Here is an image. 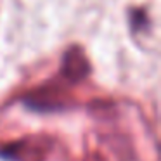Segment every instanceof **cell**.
Instances as JSON below:
<instances>
[{
	"label": "cell",
	"mask_w": 161,
	"mask_h": 161,
	"mask_svg": "<svg viewBox=\"0 0 161 161\" xmlns=\"http://www.w3.org/2000/svg\"><path fill=\"white\" fill-rule=\"evenodd\" d=\"M90 73V63H88L85 52L81 47H69L63 57V64H61V75L64 80L69 83H78V81L85 80Z\"/></svg>",
	"instance_id": "obj_2"
},
{
	"label": "cell",
	"mask_w": 161,
	"mask_h": 161,
	"mask_svg": "<svg viewBox=\"0 0 161 161\" xmlns=\"http://www.w3.org/2000/svg\"><path fill=\"white\" fill-rule=\"evenodd\" d=\"M50 151V140L42 135H30L0 149V156L9 161H45Z\"/></svg>",
	"instance_id": "obj_1"
}]
</instances>
